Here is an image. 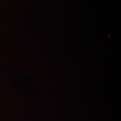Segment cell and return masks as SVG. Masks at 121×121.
<instances>
[{
	"label": "cell",
	"mask_w": 121,
	"mask_h": 121,
	"mask_svg": "<svg viewBox=\"0 0 121 121\" xmlns=\"http://www.w3.org/2000/svg\"><path fill=\"white\" fill-rule=\"evenodd\" d=\"M0 1H1V0H0Z\"/></svg>",
	"instance_id": "6da1fadb"
}]
</instances>
